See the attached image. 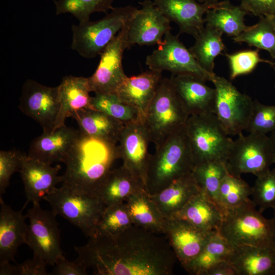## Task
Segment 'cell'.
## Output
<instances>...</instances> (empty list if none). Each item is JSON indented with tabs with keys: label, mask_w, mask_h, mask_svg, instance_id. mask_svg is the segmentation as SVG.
<instances>
[{
	"label": "cell",
	"mask_w": 275,
	"mask_h": 275,
	"mask_svg": "<svg viewBox=\"0 0 275 275\" xmlns=\"http://www.w3.org/2000/svg\"><path fill=\"white\" fill-rule=\"evenodd\" d=\"M91 103L93 108L104 112L124 125L144 122L139 111L123 102L116 94H95Z\"/></svg>",
	"instance_id": "34"
},
{
	"label": "cell",
	"mask_w": 275,
	"mask_h": 275,
	"mask_svg": "<svg viewBox=\"0 0 275 275\" xmlns=\"http://www.w3.org/2000/svg\"><path fill=\"white\" fill-rule=\"evenodd\" d=\"M240 6L249 13L255 16L275 15V0H240Z\"/></svg>",
	"instance_id": "45"
},
{
	"label": "cell",
	"mask_w": 275,
	"mask_h": 275,
	"mask_svg": "<svg viewBox=\"0 0 275 275\" xmlns=\"http://www.w3.org/2000/svg\"><path fill=\"white\" fill-rule=\"evenodd\" d=\"M274 210V214H273V217L272 218L273 222V227H274V236H275V207L273 208Z\"/></svg>",
	"instance_id": "51"
},
{
	"label": "cell",
	"mask_w": 275,
	"mask_h": 275,
	"mask_svg": "<svg viewBox=\"0 0 275 275\" xmlns=\"http://www.w3.org/2000/svg\"><path fill=\"white\" fill-rule=\"evenodd\" d=\"M185 128L195 166L214 161L226 163L234 141L214 114L190 116Z\"/></svg>",
	"instance_id": "7"
},
{
	"label": "cell",
	"mask_w": 275,
	"mask_h": 275,
	"mask_svg": "<svg viewBox=\"0 0 275 275\" xmlns=\"http://www.w3.org/2000/svg\"><path fill=\"white\" fill-rule=\"evenodd\" d=\"M47 264L40 258L33 256L23 263L13 265V275H48Z\"/></svg>",
	"instance_id": "44"
},
{
	"label": "cell",
	"mask_w": 275,
	"mask_h": 275,
	"mask_svg": "<svg viewBox=\"0 0 275 275\" xmlns=\"http://www.w3.org/2000/svg\"><path fill=\"white\" fill-rule=\"evenodd\" d=\"M162 79V72L147 70L127 77L116 92L124 102L139 111L145 120L148 106Z\"/></svg>",
	"instance_id": "23"
},
{
	"label": "cell",
	"mask_w": 275,
	"mask_h": 275,
	"mask_svg": "<svg viewBox=\"0 0 275 275\" xmlns=\"http://www.w3.org/2000/svg\"><path fill=\"white\" fill-rule=\"evenodd\" d=\"M137 10L131 6L114 8L98 20L73 25L71 49L87 59L100 55Z\"/></svg>",
	"instance_id": "6"
},
{
	"label": "cell",
	"mask_w": 275,
	"mask_h": 275,
	"mask_svg": "<svg viewBox=\"0 0 275 275\" xmlns=\"http://www.w3.org/2000/svg\"><path fill=\"white\" fill-rule=\"evenodd\" d=\"M142 8L127 22V44L150 46L159 44L171 31V21L151 0L140 2Z\"/></svg>",
	"instance_id": "16"
},
{
	"label": "cell",
	"mask_w": 275,
	"mask_h": 275,
	"mask_svg": "<svg viewBox=\"0 0 275 275\" xmlns=\"http://www.w3.org/2000/svg\"><path fill=\"white\" fill-rule=\"evenodd\" d=\"M200 191L191 173L174 181L160 191L150 196L162 215L168 218L175 215Z\"/></svg>",
	"instance_id": "28"
},
{
	"label": "cell",
	"mask_w": 275,
	"mask_h": 275,
	"mask_svg": "<svg viewBox=\"0 0 275 275\" xmlns=\"http://www.w3.org/2000/svg\"><path fill=\"white\" fill-rule=\"evenodd\" d=\"M251 199L224 212L218 232L233 246L251 245L275 249L272 218L257 210Z\"/></svg>",
	"instance_id": "4"
},
{
	"label": "cell",
	"mask_w": 275,
	"mask_h": 275,
	"mask_svg": "<svg viewBox=\"0 0 275 275\" xmlns=\"http://www.w3.org/2000/svg\"><path fill=\"white\" fill-rule=\"evenodd\" d=\"M158 47L146 57V64L150 70L162 72L166 70L172 75H190L204 81H212L216 75L203 68L189 49L171 31L164 36Z\"/></svg>",
	"instance_id": "11"
},
{
	"label": "cell",
	"mask_w": 275,
	"mask_h": 275,
	"mask_svg": "<svg viewBox=\"0 0 275 275\" xmlns=\"http://www.w3.org/2000/svg\"><path fill=\"white\" fill-rule=\"evenodd\" d=\"M259 50V49H246L226 54L229 64L231 80L239 76L251 73L261 62L275 66V63L261 58Z\"/></svg>",
	"instance_id": "40"
},
{
	"label": "cell",
	"mask_w": 275,
	"mask_h": 275,
	"mask_svg": "<svg viewBox=\"0 0 275 275\" xmlns=\"http://www.w3.org/2000/svg\"><path fill=\"white\" fill-rule=\"evenodd\" d=\"M43 200L56 215H60L79 229L86 237L93 236L106 206L98 198L74 193L62 186Z\"/></svg>",
	"instance_id": "8"
},
{
	"label": "cell",
	"mask_w": 275,
	"mask_h": 275,
	"mask_svg": "<svg viewBox=\"0 0 275 275\" xmlns=\"http://www.w3.org/2000/svg\"><path fill=\"white\" fill-rule=\"evenodd\" d=\"M273 153V156H274V164H275V131L272 132L270 133V135L269 136ZM272 171L275 173V167L272 170Z\"/></svg>",
	"instance_id": "48"
},
{
	"label": "cell",
	"mask_w": 275,
	"mask_h": 275,
	"mask_svg": "<svg viewBox=\"0 0 275 275\" xmlns=\"http://www.w3.org/2000/svg\"><path fill=\"white\" fill-rule=\"evenodd\" d=\"M75 246V261L95 275H171L177 259L169 241L133 225L114 236L96 234Z\"/></svg>",
	"instance_id": "1"
},
{
	"label": "cell",
	"mask_w": 275,
	"mask_h": 275,
	"mask_svg": "<svg viewBox=\"0 0 275 275\" xmlns=\"http://www.w3.org/2000/svg\"><path fill=\"white\" fill-rule=\"evenodd\" d=\"M133 225L125 202L109 205L106 206L103 210L95 234L116 235Z\"/></svg>",
	"instance_id": "38"
},
{
	"label": "cell",
	"mask_w": 275,
	"mask_h": 275,
	"mask_svg": "<svg viewBox=\"0 0 275 275\" xmlns=\"http://www.w3.org/2000/svg\"><path fill=\"white\" fill-rule=\"evenodd\" d=\"M256 177L252 187L253 201L262 213L275 207V173L270 170Z\"/></svg>",
	"instance_id": "41"
},
{
	"label": "cell",
	"mask_w": 275,
	"mask_h": 275,
	"mask_svg": "<svg viewBox=\"0 0 275 275\" xmlns=\"http://www.w3.org/2000/svg\"><path fill=\"white\" fill-rule=\"evenodd\" d=\"M216 232H206L176 216L166 218L164 234L184 268L202 251Z\"/></svg>",
	"instance_id": "17"
},
{
	"label": "cell",
	"mask_w": 275,
	"mask_h": 275,
	"mask_svg": "<svg viewBox=\"0 0 275 275\" xmlns=\"http://www.w3.org/2000/svg\"><path fill=\"white\" fill-rule=\"evenodd\" d=\"M127 30V23L100 54L95 71L88 77L91 91L95 94H115L128 77L122 66L123 53L128 49Z\"/></svg>",
	"instance_id": "13"
},
{
	"label": "cell",
	"mask_w": 275,
	"mask_h": 275,
	"mask_svg": "<svg viewBox=\"0 0 275 275\" xmlns=\"http://www.w3.org/2000/svg\"><path fill=\"white\" fill-rule=\"evenodd\" d=\"M155 149L150 155L147 173L145 190L150 195L192 173L195 167L185 125Z\"/></svg>",
	"instance_id": "3"
},
{
	"label": "cell",
	"mask_w": 275,
	"mask_h": 275,
	"mask_svg": "<svg viewBox=\"0 0 275 275\" xmlns=\"http://www.w3.org/2000/svg\"><path fill=\"white\" fill-rule=\"evenodd\" d=\"M268 17L273 25L274 27L275 28V15L272 16H268Z\"/></svg>",
	"instance_id": "50"
},
{
	"label": "cell",
	"mask_w": 275,
	"mask_h": 275,
	"mask_svg": "<svg viewBox=\"0 0 275 275\" xmlns=\"http://www.w3.org/2000/svg\"><path fill=\"white\" fill-rule=\"evenodd\" d=\"M173 86L190 116L214 114L216 91L205 81L190 75H172Z\"/></svg>",
	"instance_id": "20"
},
{
	"label": "cell",
	"mask_w": 275,
	"mask_h": 275,
	"mask_svg": "<svg viewBox=\"0 0 275 275\" xmlns=\"http://www.w3.org/2000/svg\"><path fill=\"white\" fill-rule=\"evenodd\" d=\"M228 261L237 275H275V249L251 245L233 247Z\"/></svg>",
	"instance_id": "25"
},
{
	"label": "cell",
	"mask_w": 275,
	"mask_h": 275,
	"mask_svg": "<svg viewBox=\"0 0 275 275\" xmlns=\"http://www.w3.org/2000/svg\"><path fill=\"white\" fill-rule=\"evenodd\" d=\"M29 220L26 244L34 256L41 258L47 265L54 266L64 257L56 215L52 210L43 209L39 203H33L26 214Z\"/></svg>",
	"instance_id": "12"
},
{
	"label": "cell",
	"mask_w": 275,
	"mask_h": 275,
	"mask_svg": "<svg viewBox=\"0 0 275 275\" xmlns=\"http://www.w3.org/2000/svg\"><path fill=\"white\" fill-rule=\"evenodd\" d=\"M228 173L226 163L218 161L195 165L192 172L201 191L217 205L219 186Z\"/></svg>",
	"instance_id": "35"
},
{
	"label": "cell",
	"mask_w": 275,
	"mask_h": 275,
	"mask_svg": "<svg viewBox=\"0 0 275 275\" xmlns=\"http://www.w3.org/2000/svg\"><path fill=\"white\" fill-rule=\"evenodd\" d=\"M60 105L58 86H45L32 79L24 83L19 108L38 123L43 132L53 131Z\"/></svg>",
	"instance_id": "14"
},
{
	"label": "cell",
	"mask_w": 275,
	"mask_h": 275,
	"mask_svg": "<svg viewBox=\"0 0 275 275\" xmlns=\"http://www.w3.org/2000/svg\"><path fill=\"white\" fill-rule=\"evenodd\" d=\"M79 134L78 130L66 125L51 132H43L32 141L28 155L48 164L65 163Z\"/></svg>",
	"instance_id": "19"
},
{
	"label": "cell",
	"mask_w": 275,
	"mask_h": 275,
	"mask_svg": "<svg viewBox=\"0 0 275 275\" xmlns=\"http://www.w3.org/2000/svg\"><path fill=\"white\" fill-rule=\"evenodd\" d=\"M201 3H204L209 5H213L218 3V0H198Z\"/></svg>",
	"instance_id": "49"
},
{
	"label": "cell",
	"mask_w": 275,
	"mask_h": 275,
	"mask_svg": "<svg viewBox=\"0 0 275 275\" xmlns=\"http://www.w3.org/2000/svg\"><path fill=\"white\" fill-rule=\"evenodd\" d=\"M233 249L218 231L216 232L199 254L184 268L190 274L206 275L217 264L228 261Z\"/></svg>",
	"instance_id": "32"
},
{
	"label": "cell",
	"mask_w": 275,
	"mask_h": 275,
	"mask_svg": "<svg viewBox=\"0 0 275 275\" xmlns=\"http://www.w3.org/2000/svg\"><path fill=\"white\" fill-rule=\"evenodd\" d=\"M61 167H52L25 154L19 173L23 183L27 203H39L61 183L58 175Z\"/></svg>",
	"instance_id": "18"
},
{
	"label": "cell",
	"mask_w": 275,
	"mask_h": 275,
	"mask_svg": "<svg viewBox=\"0 0 275 275\" xmlns=\"http://www.w3.org/2000/svg\"><path fill=\"white\" fill-rule=\"evenodd\" d=\"M118 158L117 145L80 133L64 163L62 186L98 198L101 185Z\"/></svg>",
	"instance_id": "2"
},
{
	"label": "cell",
	"mask_w": 275,
	"mask_h": 275,
	"mask_svg": "<svg viewBox=\"0 0 275 275\" xmlns=\"http://www.w3.org/2000/svg\"><path fill=\"white\" fill-rule=\"evenodd\" d=\"M212 82L216 91L215 115L228 135L242 133L251 120L254 101L223 77L215 75Z\"/></svg>",
	"instance_id": "10"
},
{
	"label": "cell",
	"mask_w": 275,
	"mask_h": 275,
	"mask_svg": "<svg viewBox=\"0 0 275 275\" xmlns=\"http://www.w3.org/2000/svg\"><path fill=\"white\" fill-rule=\"evenodd\" d=\"M25 155L16 150L0 151V196L5 193L12 175L20 172Z\"/></svg>",
	"instance_id": "43"
},
{
	"label": "cell",
	"mask_w": 275,
	"mask_h": 275,
	"mask_svg": "<svg viewBox=\"0 0 275 275\" xmlns=\"http://www.w3.org/2000/svg\"><path fill=\"white\" fill-rule=\"evenodd\" d=\"M151 142L146 127L143 122H140L124 125L117 146L119 157L123 160V165L141 181L145 188Z\"/></svg>",
	"instance_id": "15"
},
{
	"label": "cell",
	"mask_w": 275,
	"mask_h": 275,
	"mask_svg": "<svg viewBox=\"0 0 275 275\" xmlns=\"http://www.w3.org/2000/svg\"><path fill=\"white\" fill-rule=\"evenodd\" d=\"M145 187L127 168L122 166L111 170L100 187L98 198L106 206L125 202L131 195Z\"/></svg>",
	"instance_id": "29"
},
{
	"label": "cell",
	"mask_w": 275,
	"mask_h": 275,
	"mask_svg": "<svg viewBox=\"0 0 275 275\" xmlns=\"http://www.w3.org/2000/svg\"><path fill=\"white\" fill-rule=\"evenodd\" d=\"M206 275H237V273L233 266L226 261L214 266Z\"/></svg>",
	"instance_id": "47"
},
{
	"label": "cell",
	"mask_w": 275,
	"mask_h": 275,
	"mask_svg": "<svg viewBox=\"0 0 275 275\" xmlns=\"http://www.w3.org/2000/svg\"><path fill=\"white\" fill-rule=\"evenodd\" d=\"M252 194V187L241 176H235L228 172L219 186L218 205L224 212L248 201Z\"/></svg>",
	"instance_id": "37"
},
{
	"label": "cell",
	"mask_w": 275,
	"mask_h": 275,
	"mask_svg": "<svg viewBox=\"0 0 275 275\" xmlns=\"http://www.w3.org/2000/svg\"><path fill=\"white\" fill-rule=\"evenodd\" d=\"M249 133L267 134L275 131V105L254 101L253 113L246 130Z\"/></svg>",
	"instance_id": "42"
},
{
	"label": "cell",
	"mask_w": 275,
	"mask_h": 275,
	"mask_svg": "<svg viewBox=\"0 0 275 275\" xmlns=\"http://www.w3.org/2000/svg\"><path fill=\"white\" fill-rule=\"evenodd\" d=\"M189 117L170 78H162L144 122L155 148L185 126Z\"/></svg>",
	"instance_id": "5"
},
{
	"label": "cell",
	"mask_w": 275,
	"mask_h": 275,
	"mask_svg": "<svg viewBox=\"0 0 275 275\" xmlns=\"http://www.w3.org/2000/svg\"><path fill=\"white\" fill-rule=\"evenodd\" d=\"M125 203L133 225L156 234H164L166 217L145 189L131 195Z\"/></svg>",
	"instance_id": "30"
},
{
	"label": "cell",
	"mask_w": 275,
	"mask_h": 275,
	"mask_svg": "<svg viewBox=\"0 0 275 275\" xmlns=\"http://www.w3.org/2000/svg\"><path fill=\"white\" fill-rule=\"evenodd\" d=\"M114 0H53L56 14L70 13L79 23L89 21L91 14L96 12H106L113 9Z\"/></svg>",
	"instance_id": "39"
},
{
	"label": "cell",
	"mask_w": 275,
	"mask_h": 275,
	"mask_svg": "<svg viewBox=\"0 0 275 275\" xmlns=\"http://www.w3.org/2000/svg\"><path fill=\"white\" fill-rule=\"evenodd\" d=\"M232 39L237 43L244 42L250 46L265 50L272 58L275 59V28L268 17H260L258 23L248 26Z\"/></svg>",
	"instance_id": "36"
},
{
	"label": "cell",
	"mask_w": 275,
	"mask_h": 275,
	"mask_svg": "<svg viewBox=\"0 0 275 275\" xmlns=\"http://www.w3.org/2000/svg\"><path fill=\"white\" fill-rule=\"evenodd\" d=\"M60 109L53 130L64 125L66 118L84 108H93L88 78L66 76L58 86Z\"/></svg>",
	"instance_id": "24"
},
{
	"label": "cell",
	"mask_w": 275,
	"mask_h": 275,
	"mask_svg": "<svg viewBox=\"0 0 275 275\" xmlns=\"http://www.w3.org/2000/svg\"><path fill=\"white\" fill-rule=\"evenodd\" d=\"M80 134L117 145L124 124L108 115L94 108H84L73 113Z\"/></svg>",
	"instance_id": "26"
},
{
	"label": "cell",
	"mask_w": 275,
	"mask_h": 275,
	"mask_svg": "<svg viewBox=\"0 0 275 275\" xmlns=\"http://www.w3.org/2000/svg\"><path fill=\"white\" fill-rule=\"evenodd\" d=\"M273 69H274V72H275V66H272ZM274 88H275V85H274Z\"/></svg>",
	"instance_id": "52"
},
{
	"label": "cell",
	"mask_w": 275,
	"mask_h": 275,
	"mask_svg": "<svg viewBox=\"0 0 275 275\" xmlns=\"http://www.w3.org/2000/svg\"><path fill=\"white\" fill-rule=\"evenodd\" d=\"M206 232L218 231L224 218L222 208L202 191L195 195L175 215Z\"/></svg>",
	"instance_id": "27"
},
{
	"label": "cell",
	"mask_w": 275,
	"mask_h": 275,
	"mask_svg": "<svg viewBox=\"0 0 275 275\" xmlns=\"http://www.w3.org/2000/svg\"><path fill=\"white\" fill-rule=\"evenodd\" d=\"M0 262L14 261L18 248L26 244L29 225L27 216L13 210L0 196Z\"/></svg>",
	"instance_id": "22"
},
{
	"label": "cell",
	"mask_w": 275,
	"mask_h": 275,
	"mask_svg": "<svg viewBox=\"0 0 275 275\" xmlns=\"http://www.w3.org/2000/svg\"><path fill=\"white\" fill-rule=\"evenodd\" d=\"M223 33L207 24L195 38V43L189 48L200 66L211 73H214V60L225 50L222 40Z\"/></svg>",
	"instance_id": "33"
},
{
	"label": "cell",
	"mask_w": 275,
	"mask_h": 275,
	"mask_svg": "<svg viewBox=\"0 0 275 275\" xmlns=\"http://www.w3.org/2000/svg\"><path fill=\"white\" fill-rule=\"evenodd\" d=\"M205 14L207 24L232 38L239 36L248 27L244 17L249 13L240 5L234 6L228 0L218 2Z\"/></svg>",
	"instance_id": "31"
},
{
	"label": "cell",
	"mask_w": 275,
	"mask_h": 275,
	"mask_svg": "<svg viewBox=\"0 0 275 275\" xmlns=\"http://www.w3.org/2000/svg\"><path fill=\"white\" fill-rule=\"evenodd\" d=\"M274 164L273 153L266 134L243 133L233 141L226 165L228 172L241 176L245 173L258 176Z\"/></svg>",
	"instance_id": "9"
},
{
	"label": "cell",
	"mask_w": 275,
	"mask_h": 275,
	"mask_svg": "<svg viewBox=\"0 0 275 275\" xmlns=\"http://www.w3.org/2000/svg\"><path fill=\"white\" fill-rule=\"evenodd\" d=\"M154 5L179 28V34L195 38L204 27L203 15L215 5L201 3L198 0H154Z\"/></svg>",
	"instance_id": "21"
},
{
	"label": "cell",
	"mask_w": 275,
	"mask_h": 275,
	"mask_svg": "<svg viewBox=\"0 0 275 275\" xmlns=\"http://www.w3.org/2000/svg\"><path fill=\"white\" fill-rule=\"evenodd\" d=\"M51 274L54 275H86L87 269L75 260L71 262L67 260L64 257L59 259L56 264Z\"/></svg>",
	"instance_id": "46"
}]
</instances>
